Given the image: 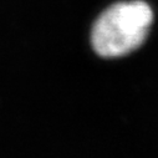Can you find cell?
<instances>
[{"mask_svg": "<svg viewBox=\"0 0 158 158\" xmlns=\"http://www.w3.org/2000/svg\"><path fill=\"white\" fill-rule=\"evenodd\" d=\"M152 23L153 11L143 2L112 5L94 25L92 46L100 56L107 59L128 55L143 44Z\"/></svg>", "mask_w": 158, "mask_h": 158, "instance_id": "obj_1", "label": "cell"}]
</instances>
